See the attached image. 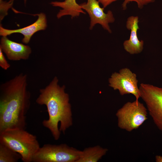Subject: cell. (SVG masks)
<instances>
[{
    "label": "cell",
    "instance_id": "3",
    "mask_svg": "<svg viewBox=\"0 0 162 162\" xmlns=\"http://www.w3.org/2000/svg\"><path fill=\"white\" fill-rule=\"evenodd\" d=\"M0 143L19 154L24 162H32L40 146L36 136L25 129H7L0 133Z\"/></svg>",
    "mask_w": 162,
    "mask_h": 162
},
{
    "label": "cell",
    "instance_id": "7",
    "mask_svg": "<svg viewBox=\"0 0 162 162\" xmlns=\"http://www.w3.org/2000/svg\"><path fill=\"white\" fill-rule=\"evenodd\" d=\"M138 82L136 74L127 68L113 73L109 79V86L115 90H118L121 95L131 94L136 100L140 98Z\"/></svg>",
    "mask_w": 162,
    "mask_h": 162
},
{
    "label": "cell",
    "instance_id": "16",
    "mask_svg": "<svg viewBox=\"0 0 162 162\" xmlns=\"http://www.w3.org/2000/svg\"><path fill=\"white\" fill-rule=\"evenodd\" d=\"M154 0H124L122 4V7L124 10L127 8V5L130 2H136L138 5L139 8L142 9L144 5L152 2H153Z\"/></svg>",
    "mask_w": 162,
    "mask_h": 162
},
{
    "label": "cell",
    "instance_id": "10",
    "mask_svg": "<svg viewBox=\"0 0 162 162\" xmlns=\"http://www.w3.org/2000/svg\"><path fill=\"white\" fill-rule=\"evenodd\" d=\"M38 18L33 24L26 27L16 29L10 30L4 28L1 25L0 35L7 36L14 33H20L24 36L22 42L27 44L30 41L32 36L37 32L45 30L47 26V20L45 14L40 13L37 14Z\"/></svg>",
    "mask_w": 162,
    "mask_h": 162
},
{
    "label": "cell",
    "instance_id": "17",
    "mask_svg": "<svg viewBox=\"0 0 162 162\" xmlns=\"http://www.w3.org/2000/svg\"><path fill=\"white\" fill-rule=\"evenodd\" d=\"M10 64L5 58L2 49L0 48V66L3 70H7L10 67Z\"/></svg>",
    "mask_w": 162,
    "mask_h": 162
},
{
    "label": "cell",
    "instance_id": "9",
    "mask_svg": "<svg viewBox=\"0 0 162 162\" xmlns=\"http://www.w3.org/2000/svg\"><path fill=\"white\" fill-rule=\"evenodd\" d=\"M0 48L8 59L11 61L27 60L32 52L29 46L11 40L6 36L1 38Z\"/></svg>",
    "mask_w": 162,
    "mask_h": 162
},
{
    "label": "cell",
    "instance_id": "12",
    "mask_svg": "<svg viewBox=\"0 0 162 162\" xmlns=\"http://www.w3.org/2000/svg\"><path fill=\"white\" fill-rule=\"evenodd\" d=\"M50 4L54 7H59L62 8L57 14V17L59 19L65 15H70L71 18L77 17L81 13L85 14L80 4L76 0H64V1H53Z\"/></svg>",
    "mask_w": 162,
    "mask_h": 162
},
{
    "label": "cell",
    "instance_id": "8",
    "mask_svg": "<svg viewBox=\"0 0 162 162\" xmlns=\"http://www.w3.org/2000/svg\"><path fill=\"white\" fill-rule=\"evenodd\" d=\"M80 5L82 9L85 10L89 15L90 19V29H92L96 24H99L104 29L111 33L109 24L113 22L115 20L111 10L105 13L104 11V8L100 6L99 2L97 0H87L86 2Z\"/></svg>",
    "mask_w": 162,
    "mask_h": 162
},
{
    "label": "cell",
    "instance_id": "13",
    "mask_svg": "<svg viewBox=\"0 0 162 162\" xmlns=\"http://www.w3.org/2000/svg\"><path fill=\"white\" fill-rule=\"evenodd\" d=\"M108 151L107 148L99 145L86 148L82 151L76 162H97L106 154Z\"/></svg>",
    "mask_w": 162,
    "mask_h": 162
},
{
    "label": "cell",
    "instance_id": "21",
    "mask_svg": "<svg viewBox=\"0 0 162 162\" xmlns=\"http://www.w3.org/2000/svg\"><path fill=\"white\" fill-rule=\"evenodd\" d=\"M3 0H0V1H3Z\"/></svg>",
    "mask_w": 162,
    "mask_h": 162
},
{
    "label": "cell",
    "instance_id": "15",
    "mask_svg": "<svg viewBox=\"0 0 162 162\" xmlns=\"http://www.w3.org/2000/svg\"><path fill=\"white\" fill-rule=\"evenodd\" d=\"M14 1V0H10L8 2L3 1H0L1 21L8 14V10L12 7Z\"/></svg>",
    "mask_w": 162,
    "mask_h": 162
},
{
    "label": "cell",
    "instance_id": "19",
    "mask_svg": "<svg viewBox=\"0 0 162 162\" xmlns=\"http://www.w3.org/2000/svg\"><path fill=\"white\" fill-rule=\"evenodd\" d=\"M155 160L156 162H162V156L156 155L155 157Z\"/></svg>",
    "mask_w": 162,
    "mask_h": 162
},
{
    "label": "cell",
    "instance_id": "1",
    "mask_svg": "<svg viewBox=\"0 0 162 162\" xmlns=\"http://www.w3.org/2000/svg\"><path fill=\"white\" fill-rule=\"evenodd\" d=\"M28 76L21 73L0 85V133L10 129H26L31 104Z\"/></svg>",
    "mask_w": 162,
    "mask_h": 162
},
{
    "label": "cell",
    "instance_id": "14",
    "mask_svg": "<svg viewBox=\"0 0 162 162\" xmlns=\"http://www.w3.org/2000/svg\"><path fill=\"white\" fill-rule=\"evenodd\" d=\"M20 159L19 154L0 143V162H17Z\"/></svg>",
    "mask_w": 162,
    "mask_h": 162
},
{
    "label": "cell",
    "instance_id": "18",
    "mask_svg": "<svg viewBox=\"0 0 162 162\" xmlns=\"http://www.w3.org/2000/svg\"><path fill=\"white\" fill-rule=\"evenodd\" d=\"M117 0H98V2L102 5L104 8Z\"/></svg>",
    "mask_w": 162,
    "mask_h": 162
},
{
    "label": "cell",
    "instance_id": "20",
    "mask_svg": "<svg viewBox=\"0 0 162 162\" xmlns=\"http://www.w3.org/2000/svg\"><path fill=\"white\" fill-rule=\"evenodd\" d=\"M24 4H26V3L27 0H24Z\"/></svg>",
    "mask_w": 162,
    "mask_h": 162
},
{
    "label": "cell",
    "instance_id": "2",
    "mask_svg": "<svg viewBox=\"0 0 162 162\" xmlns=\"http://www.w3.org/2000/svg\"><path fill=\"white\" fill-rule=\"evenodd\" d=\"M58 82L57 77H54L47 85L40 89L36 100L37 104L46 106L49 117L42 124L50 130L55 140L59 139L61 132L64 134L73 124L69 95L65 92V86H61Z\"/></svg>",
    "mask_w": 162,
    "mask_h": 162
},
{
    "label": "cell",
    "instance_id": "6",
    "mask_svg": "<svg viewBox=\"0 0 162 162\" xmlns=\"http://www.w3.org/2000/svg\"><path fill=\"white\" fill-rule=\"evenodd\" d=\"M140 98L145 103L154 122L162 132V88L141 83Z\"/></svg>",
    "mask_w": 162,
    "mask_h": 162
},
{
    "label": "cell",
    "instance_id": "4",
    "mask_svg": "<svg viewBox=\"0 0 162 162\" xmlns=\"http://www.w3.org/2000/svg\"><path fill=\"white\" fill-rule=\"evenodd\" d=\"M81 152L66 144H46L40 147L32 162H76Z\"/></svg>",
    "mask_w": 162,
    "mask_h": 162
},
{
    "label": "cell",
    "instance_id": "11",
    "mask_svg": "<svg viewBox=\"0 0 162 162\" xmlns=\"http://www.w3.org/2000/svg\"><path fill=\"white\" fill-rule=\"evenodd\" d=\"M139 21L137 16H131L128 18L126 22V28L130 30V34L129 39L124 42L123 46L125 50L131 54L139 53L143 48L144 41L140 40L137 35L139 29Z\"/></svg>",
    "mask_w": 162,
    "mask_h": 162
},
{
    "label": "cell",
    "instance_id": "5",
    "mask_svg": "<svg viewBox=\"0 0 162 162\" xmlns=\"http://www.w3.org/2000/svg\"><path fill=\"white\" fill-rule=\"evenodd\" d=\"M147 110L138 100L126 102L116 113L118 127L128 132L137 129L147 119Z\"/></svg>",
    "mask_w": 162,
    "mask_h": 162
}]
</instances>
